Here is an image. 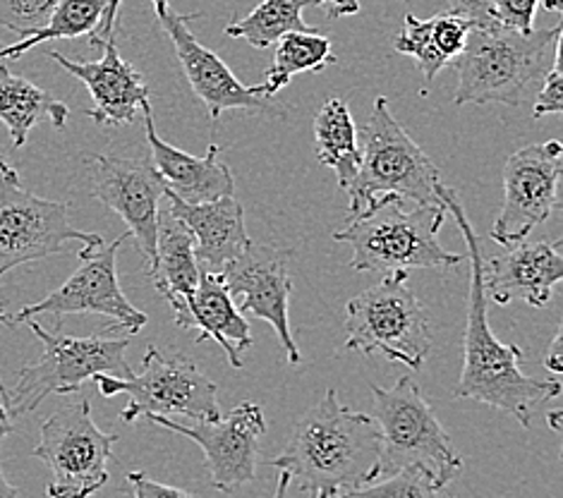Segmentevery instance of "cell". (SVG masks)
<instances>
[{
    "label": "cell",
    "instance_id": "30",
    "mask_svg": "<svg viewBox=\"0 0 563 498\" xmlns=\"http://www.w3.org/2000/svg\"><path fill=\"white\" fill-rule=\"evenodd\" d=\"M351 494L360 498H446L434 479L420 467H404L384 482L365 484Z\"/></svg>",
    "mask_w": 563,
    "mask_h": 498
},
{
    "label": "cell",
    "instance_id": "9",
    "mask_svg": "<svg viewBox=\"0 0 563 498\" xmlns=\"http://www.w3.org/2000/svg\"><path fill=\"white\" fill-rule=\"evenodd\" d=\"M101 396L113 398L125 394L128 408L120 412L125 424H135L150 414H183L195 422L217 420L219 412V384L199 369L190 357H166L158 347H146L142 372L132 379L97 374L91 379Z\"/></svg>",
    "mask_w": 563,
    "mask_h": 498
},
{
    "label": "cell",
    "instance_id": "36",
    "mask_svg": "<svg viewBox=\"0 0 563 498\" xmlns=\"http://www.w3.org/2000/svg\"><path fill=\"white\" fill-rule=\"evenodd\" d=\"M120 5H123V0H109V3H106V10H103L99 26L89 34V44L93 48H103L106 42H113V38H115Z\"/></svg>",
    "mask_w": 563,
    "mask_h": 498
},
{
    "label": "cell",
    "instance_id": "27",
    "mask_svg": "<svg viewBox=\"0 0 563 498\" xmlns=\"http://www.w3.org/2000/svg\"><path fill=\"white\" fill-rule=\"evenodd\" d=\"M336 63L333 56L331 38L310 32H290L276 42L274 60L266 70V79L262 87L264 99H274L276 93L290 85V79L300 73H321L329 65Z\"/></svg>",
    "mask_w": 563,
    "mask_h": 498
},
{
    "label": "cell",
    "instance_id": "10",
    "mask_svg": "<svg viewBox=\"0 0 563 498\" xmlns=\"http://www.w3.org/2000/svg\"><path fill=\"white\" fill-rule=\"evenodd\" d=\"M115 441V434H103L93 422L87 398L53 412L32 451L51 469L48 498H89L101 491Z\"/></svg>",
    "mask_w": 563,
    "mask_h": 498
},
{
    "label": "cell",
    "instance_id": "26",
    "mask_svg": "<svg viewBox=\"0 0 563 498\" xmlns=\"http://www.w3.org/2000/svg\"><path fill=\"white\" fill-rule=\"evenodd\" d=\"M312 130L319 161L336 173L339 185L345 190L357 175L362 158L360 132L347 103L339 97L324 101L314 118Z\"/></svg>",
    "mask_w": 563,
    "mask_h": 498
},
{
    "label": "cell",
    "instance_id": "2",
    "mask_svg": "<svg viewBox=\"0 0 563 498\" xmlns=\"http://www.w3.org/2000/svg\"><path fill=\"white\" fill-rule=\"evenodd\" d=\"M382 434L374 417L345 408L329 388L317 406L292 424L286 451L272 467L310 498H339L377 479Z\"/></svg>",
    "mask_w": 563,
    "mask_h": 498
},
{
    "label": "cell",
    "instance_id": "14",
    "mask_svg": "<svg viewBox=\"0 0 563 498\" xmlns=\"http://www.w3.org/2000/svg\"><path fill=\"white\" fill-rule=\"evenodd\" d=\"M563 146L552 140L528 144L506 158L504 207L492 228V240L514 247L542 225L559 207Z\"/></svg>",
    "mask_w": 563,
    "mask_h": 498
},
{
    "label": "cell",
    "instance_id": "43",
    "mask_svg": "<svg viewBox=\"0 0 563 498\" xmlns=\"http://www.w3.org/2000/svg\"><path fill=\"white\" fill-rule=\"evenodd\" d=\"M559 417H561V412H552V414H549V420H552V422H549V424H552L554 429H559V422H556Z\"/></svg>",
    "mask_w": 563,
    "mask_h": 498
},
{
    "label": "cell",
    "instance_id": "28",
    "mask_svg": "<svg viewBox=\"0 0 563 498\" xmlns=\"http://www.w3.org/2000/svg\"><path fill=\"white\" fill-rule=\"evenodd\" d=\"M109 0H60L44 26L0 48V60H18L26 51L53 38H79L97 30Z\"/></svg>",
    "mask_w": 563,
    "mask_h": 498
},
{
    "label": "cell",
    "instance_id": "23",
    "mask_svg": "<svg viewBox=\"0 0 563 498\" xmlns=\"http://www.w3.org/2000/svg\"><path fill=\"white\" fill-rule=\"evenodd\" d=\"M185 329H199L197 343L217 341L231 367H243L240 353L252 347V333L245 314L233 302L219 274L199 272V283L187 314Z\"/></svg>",
    "mask_w": 563,
    "mask_h": 498
},
{
    "label": "cell",
    "instance_id": "13",
    "mask_svg": "<svg viewBox=\"0 0 563 498\" xmlns=\"http://www.w3.org/2000/svg\"><path fill=\"white\" fill-rule=\"evenodd\" d=\"M144 422L170 429L195 441L205 451L211 487L233 494L257 477L260 441L266 432L264 410L260 402L245 400L217 420L185 424L164 414H150Z\"/></svg>",
    "mask_w": 563,
    "mask_h": 498
},
{
    "label": "cell",
    "instance_id": "44",
    "mask_svg": "<svg viewBox=\"0 0 563 498\" xmlns=\"http://www.w3.org/2000/svg\"><path fill=\"white\" fill-rule=\"evenodd\" d=\"M8 168V164H5V161L3 158H0V173H3Z\"/></svg>",
    "mask_w": 563,
    "mask_h": 498
},
{
    "label": "cell",
    "instance_id": "35",
    "mask_svg": "<svg viewBox=\"0 0 563 498\" xmlns=\"http://www.w3.org/2000/svg\"><path fill=\"white\" fill-rule=\"evenodd\" d=\"M446 12L459 15L471 22L473 26H494L492 0H444Z\"/></svg>",
    "mask_w": 563,
    "mask_h": 498
},
{
    "label": "cell",
    "instance_id": "39",
    "mask_svg": "<svg viewBox=\"0 0 563 498\" xmlns=\"http://www.w3.org/2000/svg\"><path fill=\"white\" fill-rule=\"evenodd\" d=\"M0 498H20L18 487H12V484L5 479L3 465H0Z\"/></svg>",
    "mask_w": 563,
    "mask_h": 498
},
{
    "label": "cell",
    "instance_id": "11",
    "mask_svg": "<svg viewBox=\"0 0 563 498\" xmlns=\"http://www.w3.org/2000/svg\"><path fill=\"white\" fill-rule=\"evenodd\" d=\"M68 211V204L26 192L12 166L0 173V278L18 266L63 254L70 242L101 245V235L70 225Z\"/></svg>",
    "mask_w": 563,
    "mask_h": 498
},
{
    "label": "cell",
    "instance_id": "15",
    "mask_svg": "<svg viewBox=\"0 0 563 498\" xmlns=\"http://www.w3.org/2000/svg\"><path fill=\"white\" fill-rule=\"evenodd\" d=\"M91 195L106 209L125 221L130 237L146 262V272L156 262V237L161 221V199L166 185L152 158H120L97 154L91 158Z\"/></svg>",
    "mask_w": 563,
    "mask_h": 498
},
{
    "label": "cell",
    "instance_id": "47",
    "mask_svg": "<svg viewBox=\"0 0 563 498\" xmlns=\"http://www.w3.org/2000/svg\"><path fill=\"white\" fill-rule=\"evenodd\" d=\"M0 48H3V44H0Z\"/></svg>",
    "mask_w": 563,
    "mask_h": 498
},
{
    "label": "cell",
    "instance_id": "21",
    "mask_svg": "<svg viewBox=\"0 0 563 498\" xmlns=\"http://www.w3.org/2000/svg\"><path fill=\"white\" fill-rule=\"evenodd\" d=\"M142 113L146 142L152 146V161L161 180L166 185V192L176 195L178 199L187 201V204H202V201L235 195L233 173L219 158V154L223 152L221 146L211 144L205 156L180 152L176 146L161 140V134H156L152 103Z\"/></svg>",
    "mask_w": 563,
    "mask_h": 498
},
{
    "label": "cell",
    "instance_id": "1",
    "mask_svg": "<svg viewBox=\"0 0 563 498\" xmlns=\"http://www.w3.org/2000/svg\"><path fill=\"white\" fill-rule=\"evenodd\" d=\"M437 197L459 223L465 240L467 259H471V300H467V329H465V357L461 379L453 396L485 402L501 412L516 417L526 429L532 427V412L540 402L552 400L561 394V384L554 379H534L520 372L522 350L506 345L492 333L489 307L485 290V257H482L479 237L461 204V197L444 182L437 185Z\"/></svg>",
    "mask_w": 563,
    "mask_h": 498
},
{
    "label": "cell",
    "instance_id": "12",
    "mask_svg": "<svg viewBox=\"0 0 563 498\" xmlns=\"http://www.w3.org/2000/svg\"><path fill=\"white\" fill-rule=\"evenodd\" d=\"M130 240L123 233L111 245H85L79 250V268L58 290L48 292L44 300L22 307L10 314V327L24 324L38 314H101L115 321V329L140 333L146 327V314L132 305L118 283V250Z\"/></svg>",
    "mask_w": 563,
    "mask_h": 498
},
{
    "label": "cell",
    "instance_id": "32",
    "mask_svg": "<svg viewBox=\"0 0 563 498\" xmlns=\"http://www.w3.org/2000/svg\"><path fill=\"white\" fill-rule=\"evenodd\" d=\"M540 5L547 10H559L561 0H492L494 22L518 34L534 32V18Z\"/></svg>",
    "mask_w": 563,
    "mask_h": 498
},
{
    "label": "cell",
    "instance_id": "40",
    "mask_svg": "<svg viewBox=\"0 0 563 498\" xmlns=\"http://www.w3.org/2000/svg\"><path fill=\"white\" fill-rule=\"evenodd\" d=\"M10 432H12V417L3 402H0V439H5Z\"/></svg>",
    "mask_w": 563,
    "mask_h": 498
},
{
    "label": "cell",
    "instance_id": "19",
    "mask_svg": "<svg viewBox=\"0 0 563 498\" xmlns=\"http://www.w3.org/2000/svg\"><path fill=\"white\" fill-rule=\"evenodd\" d=\"M563 242H518L501 257L485 259L487 300L508 307L514 300L544 307L563 278Z\"/></svg>",
    "mask_w": 563,
    "mask_h": 498
},
{
    "label": "cell",
    "instance_id": "16",
    "mask_svg": "<svg viewBox=\"0 0 563 498\" xmlns=\"http://www.w3.org/2000/svg\"><path fill=\"white\" fill-rule=\"evenodd\" d=\"M158 26L176 46L180 65L192 91L207 106L209 118L219 123L225 111H257V113H278L269 99H264L262 87H245L231 73L217 53L199 44V38L190 32V20L199 15H180L173 10L168 0H152Z\"/></svg>",
    "mask_w": 563,
    "mask_h": 498
},
{
    "label": "cell",
    "instance_id": "7",
    "mask_svg": "<svg viewBox=\"0 0 563 498\" xmlns=\"http://www.w3.org/2000/svg\"><path fill=\"white\" fill-rule=\"evenodd\" d=\"M26 327L44 345V355L34 365H26L12 390H8V412L20 417L34 412L48 396L77 394L85 381L97 374L132 379L135 372L128 365V339H73V335L51 333L38 321L26 319Z\"/></svg>",
    "mask_w": 563,
    "mask_h": 498
},
{
    "label": "cell",
    "instance_id": "46",
    "mask_svg": "<svg viewBox=\"0 0 563 498\" xmlns=\"http://www.w3.org/2000/svg\"><path fill=\"white\" fill-rule=\"evenodd\" d=\"M404 3H410V0H404Z\"/></svg>",
    "mask_w": 563,
    "mask_h": 498
},
{
    "label": "cell",
    "instance_id": "42",
    "mask_svg": "<svg viewBox=\"0 0 563 498\" xmlns=\"http://www.w3.org/2000/svg\"><path fill=\"white\" fill-rule=\"evenodd\" d=\"M288 487H290V477H288V473H280V477H278V487H276L274 498H286V496H288Z\"/></svg>",
    "mask_w": 563,
    "mask_h": 498
},
{
    "label": "cell",
    "instance_id": "45",
    "mask_svg": "<svg viewBox=\"0 0 563 498\" xmlns=\"http://www.w3.org/2000/svg\"><path fill=\"white\" fill-rule=\"evenodd\" d=\"M339 498H360V496H353V494H345V496H339Z\"/></svg>",
    "mask_w": 563,
    "mask_h": 498
},
{
    "label": "cell",
    "instance_id": "24",
    "mask_svg": "<svg viewBox=\"0 0 563 498\" xmlns=\"http://www.w3.org/2000/svg\"><path fill=\"white\" fill-rule=\"evenodd\" d=\"M404 20V32L394 38V48L418 63L424 82L432 85L441 67L461 56L473 24L451 12H439L429 20H420L408 12Z\"/></svg>",
    "mask_w": 563,
    "mask_h": 498
},
{
    "label": "cell",
    "instance_id": "3",
    "mask_svg": "<svg viewBox=\"0 0 563 498\" xmlns=\"http://www.w3.org/2000/svg\"><path fill=\"white\" fill-rule=\"evenodd\" d=\"M561 24L552 30L518 34L504 26H473L461 56L451 65L459 73L453 103L520 106L528 89L554 63Z\"/></svg>",
    "mask_w": 563,
    "mask_h": 498
},
{
    "label": "cell",
    "instance_id": "48",
    "mask_svg": "<svg viewBox=\"0 0 563 498\" xmlns=\"http://www.w3.org/2000/svg\"><path fill=\"white\" fill-rule=\"evenodd\" d=\"M449 498H451V496H449Z\"/></svg>",
    "mask_w": 563,
    "mask_h": 498
},
{
    "label": "cell",
    "instance_id": "22",
    "mask_svg": "<svg viewBox=\"0 0 563 498\" xmlns=\"http://www.w3.org/2000/svg\"><path fill=\"white\" fill-rule=\"evenodd\" d=\"M199 268L195 257V242L190 231L176 217H161L158 221V237H156V262L150 268L154 286L158 295H164L176 314V324L185 329L187 314L195 298Z\"/></svg>",
    "mask_w": 563,
    "mask_h": 498
},
{
    "label": "cell",
    "instance_id": "5",
    "mask_svg": "<svg viewBox=\"0 0 563 498\" xmlns=\"http://www.w3.org/2000/svg\"><path fill=\"white\" fill-rule=\"evenodd\" d=\"M360 140V168L353 182L345 187L351 197L347 221L394 199L412 204H441L437 197V185L441 182L437 166L400 128L384 97L374 101Z\"/></svg>",
    "mask_w": 563,
    "mask_h": 498
},
{
    "label": "cell",
    "instance_id": "33",
    "mask_svg": "<svg viewBox=\"0 0 563 498\" xmlns=\"http://www.w3.org/2000/svg\"><path fill=\"white\" fill-rule=\"evenodd\" d=\"M561 42L554 53V63L544 75V87L540 91L538 101L532 106L534 118L542 115H561L563 113V89H561Z\"/></svg>",
    "mask_w": 563,
    "mask_h": 498
},
{
    "label": "cell",
    "instance_id": "34",
    "mask_svg": "<svg viewBox=\"0 0 563 498\" xmlns=\"http://www.w3.org/2000/svg\"><path fill=\"white\" fill-rule=\"evenodd\" d=\"M125 479L132 498H195L190 491L168 487V484H161L144 473H130Z\"/></svg>",
    "mask_w": 563,
    "mask_h": 498
},
{
    "label": "cell",
    "instance_id": "41",
    "mask_svg": "<svg viewBox=\"0 0 563 498\" xmlns=\"http://www.w3.org/2000/svg\"><path fill=\"white\" fill-rule=\"evenodd\" d=\"M0 324L10 327V314L5 312V305L3 302H0ZM0 402H3V406L8 408V388L3 386V381H0Z\"/></svg>",
    "mask_w": 563,
    "mask_h": 498
},
{
    "label": "cell",
    "instance_id": "17",
    "mask_svg": "<svg viewBox=\"0 0 563 498\" xmlns=\"http://www.w3.org/2000/svg\"><path fill=\"white\" fill-rule=\"evenodd\" d=\"M290 247H274V245H252L228 262L221 268V280L231 295H243V307L240 312L264 319L269 324L280 347L286 350L288 365H300V350L295 345L290 331V290L292 278L288 264L292 259Z\"/></svg>",
    "mask_w": 563,
    "mask_h": 498
},
{
    "label": "cell",
    "instance_id": "29",
    "mask_svg": "<svg viewBox=\"0 0 563 498\" xmlns=\"http://www.w3.org/2000/svg\"><path fill=\"white\" fill-rule=\"evenodd\" d=\"M307 5H310V0H264L247 18L228 24L225 34L233 38H245L254 48H266L290 32L312 30L302 20V10Z\"/></svg>",
    "mask_w": 563,
    "mask_h": 498
},
{
    "label": "cell",
    "instance_id": "8",
    "mask_svg": "<svg viewBox=\"0 0 563 498\" xmlns=\"http://www.w3.org/2000/svg\"><path fill=\"white\" fill-rule=\"evenodd\" d=\"M347 350L398 362L420 369L432 350V329L418 300L408 286V274H386L377 286L362 290L347 302L345 319Z\"/></svg>",
    "mask_w": 563,
    "mask_h": 498
},
{
    "label": "cell",
    "instance_id": "6",
    "mask_svg": "<svg viewBox=\"0 0 563 498\" xmlns=\"http://www.w3.org/2000/svg\"><path fill=\"white\" fill-rule=\"evenodd\" d=\"M372 396L374 422L382 434L377 479L404 467H420L444 489L463 469V461L420 388L410 376H400L391 388L372 384Z\"/></svg>",
    "mask_w": 563,
    "mask_h": 498
},
{
    "label": "cell",
    "instance_id": "25",
    "mask_svg": "<svg viewBox=\"0 0 563 498\" xmlns=\"http://www.w3.org/2000/svg\"><path fill=\"white\" fill-rule=\"evenodd\" d=\"M70 109L58 101L53 93L38 89L26 77L10 73L5 65H0V123H5L12 146H24L30 140L34 125L48 123L53 128H65Z\"/></svg>",
    "mask_w": 563,
    "mask_h": 498
},
{
    "label": "cell",
    "instance_id": "20",
    "mask_svg": "<svg viewBox=\"0 0 563 498\" xmlns=\"http://www.w3.org/2000/svg\"><path fill=\"white\" fill-rule=\"evenodd\" d=\"M168 213L187 225L195 242V257L202 272L221 274V268L240 257L252 240L245 228L243 204L231 197H221L202 204H187L176 195L166 192Z\"/></svg>",
    "mask_w": 563,
    "mask_h": 498
},
{
    "label": "cell",
    "instance_id": "37",
    "mask_svg": "<svg viewBox=\"0 0 563 498\" xmlns=\"http://www.w3.org/2000/svg\"><path fill=\"white\" fill-rule=\"evenodd\" d=\"M544 367L552 372L554 376H559L563 372V324L556 327L554 339H552V343H549V347H547Z\"/></svg>",
    "mask_w": 563,
    "mask_h": 498
},
{
    "label": "cell",
    "instance_id": "4",
    "mask_svg": "<svg viewBox=\"0 0 563 498\" xmlns=\"http://www.w3.org/2000/svg\"><path fill=\"white\" fill-rule=\"evenodd\" d=\"M446 221L444 204H415L406 211V201H384L347 221L333 240L353 250V272L398 274L410 268H446L463 262L461 254L441 247L439 231Z\"/></svg>",
    "mask_w": 563,
    "mask_h": 498
},
{
    "label": "cell",
    "instance_id": "38",
    "mask_svg": "<svg viewBox=\"0 0 563 498\" xmlns=\"http://www.w3.org/2000/svg\"><path fill=\"white\" fill-rule=\"evenodd\" d=\"M310 3L324 8L327 15L331 20H341V18H351L360 12L357 0H310Z\"/></svg>",
    "mask_w": 563,
    "mask_h": 498
},
{
    "label": "cell",
    "instance_id": "18",
    "mask_svg": "<svg viewBox=\"0 0 563 498\" xmlns=\"http://www.w3.org/2000/svg\"><path fill=\"white\" fill-rule=\"evenodd\" d=\"M103 58L85 63L63 56L58 51H48V58L56 60L63 70L82 82L93 106L85 115H89L97 125L120 128L130 125L140 118V111L150 106V87L144 85L142 75L125 58H120L115 38L103 44Z\"/></svg>",
    "mask_w": 563,
    "mask_h": 498
},
{
    "label": "cell",
    "instance_id": "31",
    "mask_svg": "<svg viewBox=\"0 0 563 498\" xmlns=\"http://www.w3.org/2000/svg\"><path fill=\"white\" fill-rule=\"evenodd\" d=\"M60 0H0V26L20 38L44 26Z\"/></svg>",
    "mask_w": 563,
    "mask_h": 498
}]
</instances>
